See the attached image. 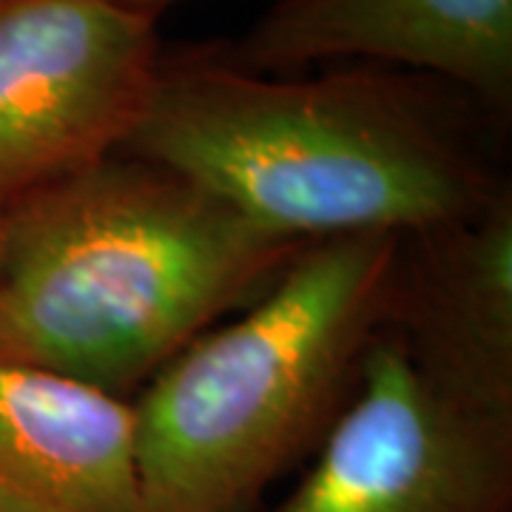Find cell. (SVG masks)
Returning a JSON list of instances; mask_svg holds the SVG:
<instances>
[{
  "mask_svg": "<svg viewBox=\"0 0 512 512\" xmlns=\"http://www.w3.org/2000/svg\"><path fill=\"white\" fill-rule=\"evenodd\" d=\"M0 242H3V214H0Z\"/></svg>",
  "mask_w": 512,
  "mask_h": 512,
  "instance_id": "8fae6325",
  "label": "cell"
},
{
  "mask_svg": "<svg viewBox=\"0 0 512 512\" xmlns=\"http://www.w3.org/2000/svg\"><path fill=\"white\" fill-rule=\"evenodd\" d=\"M501 128L456 86L387 66L254 74L205 49L163 55L120 151L185 177L274 237H416L510 183Z\"/></svg>",
  "mask_w": 512,
  "mask_h": 512,
  "instance_id": "6da1fadb",
  "label": "cell"
},
{
  "mask_svg": "<svg viewBox=\"0 0 512 512\" xmlns=\"http://www.w3.org/2000/svg\"><path fill=\"white\" fill-rule=\"evenodd\" d=\"M265 512H512V424L441 399L382 330L311 467Z\"/></svg>",
  "mask_w": 512,
  "mask_h": 512,
  "instance_id": "5b68a950",
  "label": "cell"
},
{
  "mask_svg": "<svg viewBox=\"0 0 512 512\" xmlns=\"http://www.w3.org/2000/svg\"><path fill=\"white\" fill-rule=\"evenodd\" d=\"M402 237L311 242L134 399L143 512H248L313 456L387 325Z\"/></svg>",
  "mask_w": 512,
  "mask_h": 512,
  "instance_id": "3957f363",
  "label": "cell"
},
{
  "mask_svg": "<svg viewBox=\"0 0 512 512\" xmlns=\"http://www.w3.org/2000/svg\"><path fill=\"white\" fill-rule=\"evenodd\" d=\"M384 330L441 399L512 424V183L470 217L402 239Z\"/></svg>",
  "mask_w": 512,
  "mask_h": 512,
  "instance_id": "52a82bcc",
  "label": "cell"
},
{
  "mask_svg": "<svg viewBox=\"0 0 512 512\" xmlns=\"http://www.w3.org/2000/svg\"><path fill=\"white\" fill-rule=\"evenodd\" d=\"M0 481L60 512H143L134 399L0 362Z\"/></svg>",
  "mask_w": 512,
  "mask_h": 512,
  "instance_id": "ba28073f",
  "label": "cell"
},
{
  "mask_svg": "<svg viewBox=\"0 0 512 512\" xmlns=\"http://www.w3.org/2000/svg\"><path fill=\"white\" fill-rule=\"evenodd\" d=\"M305 245L117 151L3 211L0 362L131 396Z\"/></svg>",
  "mask_w": 512,
  "mask_h": 512,
  "instance_id": "7a4b0ae2",
  "label": "cell"
},
{
  "mask_svg": "<svg viewBox=\"0 0 512 512\" xmlns=\"http://www.w3.org/2000/svg\"><path fill=\"white\" fill-rule=\"evenodd\" d=\"M0 512H60L43 501H37L32 495L20 493L15 487L0 481Z\"/></svg>",
  "mask_w": 512,
  "mask_h": 512,
  "instance_id": "9c48e42d",
  "label": "cell"
},
{
  "mask_svg": "<svg viewBox=\"0 0 512 512\" xmlns=\"http://www.w3.org/2000/svg\"><path fill=\"white\" fill-rule=\"evenodd\" d=\"M6 3H9V0H0V9H3V6H6Z\"/></svg>",
  "mask_w": 512,
  "mask_h": 512,
  "instance_id": "7c38bea8",
  "label": "cell"
},
{
  "mask_svg": "<svg viewBox=\"0 0 512 512\" xmlns=\"http://www.w3.org/2000/svg\"><path fill=\"white\" fill-rule=\"evenodd\" d=\"M128 3H137V6H151V9H163L165 3H171V0H128Z\"/></svg>",
  "mask_w": 512,
  "mask_h": 512,
  "instance_id": "30bf717a",
  "label": "cell"
},
{
  "mask_svg": "<svg viewBox=\"0 0 512 512\" xmlns=\"http://www.w3.org/2000/svg\"><path fill=\"white\" fill-rule=\"evenodd\" d=\"M208 52L242 72L387 66L456 86L493 117L512 109V0H271Z\"/></svg>",
  "mask_w": 512,
  "mask_h": 512,
  "instance_id": "8992f818",
  "label": "cell"
},
{
  "mask_svg": "<svg viewBox=\"0 0 512 512\" xmlns=\"http://www.w3.org/2000/svg\"><path fill=\"white\" fill-rule=\"evenodd\" d=\"M157 20L128 0L0 9V214L126 146L165 55Z\"/></svg>",
  "mask_w": 512,
  "mask_h": 512,
  "instance_id": "277c9868",
  "label": "cell"
}]
</instances>
